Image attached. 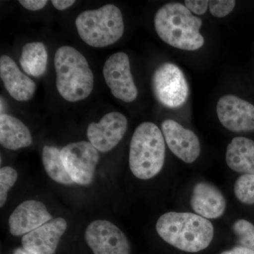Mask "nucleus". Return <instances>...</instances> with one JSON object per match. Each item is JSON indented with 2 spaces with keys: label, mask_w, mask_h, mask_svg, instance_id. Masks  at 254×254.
<instances>
[{
  "label": "nucleus",
  "mask_w": 254,
  "mask_h": 254,
  "mask_svg": "<svg viewBox=\"0 0 254 254\" xmlns=\"http://www.w3.org/2000/svg\"><path fill=\"white\" fill-rule=\"evenodd\" d=\"M157 232L169 245L189 253L204 250L211 243L213 224L197 214L169 212L156 224Z\"/></svg>",
  "instance_id": "obj_1"
},
{
  "label": "nucleus",
  "mask_w": 254,
  "mask_h": 254,
  "mask_svg": "<svg viewBox=\"0 0 254 254\" xmlns=\"http://www.w3.org/2000/svg\"><path fill=\"white\" fill-rule=\"evenodd\" d=\"M235 194L245 204H254V175H243L235 184Z\"/></svg>",
  "instance_id": "obj_21"
},
{
  "label": "nucleus",
  "mask_w": 254,
  "mask_h": 254,
  "mask_svg": "<svg viewBox=\"0 0 254 254\" xmlns=\"http://www.w3.org/2000/svg\"><path fill=\"white\" fill-rule=\"evenodd\" d=\"M217 115L222 126L233 132L254 131V105L234 95L219 99Z\"/></svg>",
  "instance_id": "obj_11"
},
{
  "label": "nucleus",
  "mask_w": 254,
  "mask_h": 254,
  "mask_svg": "<svg viewBox=\"0 0 254 254\" xmlns=\"http://www.w3.org/2000/svg\"><path fill=\"white\" fill-rule=\"evenodd\" d=\"M165 159V138L160 128L148 122L141 124L130 143L131 173L140 180H150L161 171Z\"/></svg>",
  "instance_id": "obj_4"
},
{
  "label": "nucleus",
  "mask_w": 254,
  "mask_h": 254,
  "mask_svg": "<svg viewBox=\"0 0 254 254\" xmlns=\"http://www.w3.org/2000/svg\"><path fill=\"white\" fill-rule=\"evenodd\" d=\"M128 122L123 114L112 112L104 115L99 123H92L87 128L90 143L101 153L113 149L123 139Z\"/></svg>",
  "instance_id": "obj_10"
},
{
  "label": "nucleus",
  "mask_w": 254,
  "mask_h": 254,
  "mask_svg": "<svg viewBox=\"0 0 254 254\" xmlns=\"http://www.w3.org/2000/svg\"><path fill=\"white\" fill-rule=\"evenodd\" d=\"M66 228L64 219H53L25 235L21 240L23 248L33 254H55Z\"/></svg>",
  "instance_id": "obj_13"
},
{
  "label": "nucleus",
  "mask_w": 254,
  "mask_h": 254,
  "mask_svg": "<svg viewBox=\"0 0 254 254\" xmlns=\"http://www.w3.org/2000/svg\"><path fill=\"white\" fill-rule=\"evenodd\" d=\"M201 26V19L181 3L164 5L155 15V29L160 39L180 50L195 51L203 46Z\"/></svg>",
  "instance_id": "obj_2"
},
{
  "label": "nucleus",
  "mask_w": 254,
  "mask_h": 254,
  "mask_svg": "<svg viewBox=\"0 0 254 254\" xmlns=\"http://www.w3.org/2000/svg\"><path fill=\"white\" fill-rule=\"evenodd\" d=\"M20 3L25 9L30 11H38L46 6L47 0H20Z\"/></svg>",
  "instance_id": "obj_26"
},
{
  "label": "nucleus",
  "mask_w": 254,
  "mask_h": 254,
  "mask_svg": "<svg viewBox=\"0 0 254 254\" xmlns=\"http://www.w3.org/2000/svg\"><path fill=\"white\" fill-rule=\"evenodd\" d=\"M18 173L11 167H4L0 170V206L2 208L7 199L8 192L17 180Z\"/></svg>",
  "instance_id": "obj_23"
},
{
  "label": "nucleus",
  "mask_w": 254,
  "mask_h": 254,
  "mask_svg": "<svg viewBox=\"0 0 254 254\" xmlns=\"http://www.w3.org/2000/svg\"><path fill=\"white\" fill-rule=\"evenodd\" d=\"M103 71L105 82L115 98L125 103H131L136 99L138 90L126 53L119 52L112 55L105 62Z\"/></svg>",
  "instance_id": "obj_8"
},
{
  "label": "nucleus",
  "mask_w": 254,
  "mask_h": 254,
  "mask_svg": "<svg viewBox=\"0 0 254 254\" xmlns=\"http://www.w3.org/2000/svg\"><path fill=\"white\" fill-rule=\"evenodd\" d=\"M220 254H254V252L241 246V247H235L230 250L225 251Z\"/></svg>",
  "instance_id": "obj_28"
},
{
  "label": "nucleus",
  "mask_w": 254,
  "mask_h": 254,
  "mask_svg": "<svg viewBox=\"0 0 254 254\" xmlns=\"http://www.w3.org/2000/svg\"><path fill=\"white\" fill-rule=\"evenodd\" d=\"M233 231L242 247L254 252V225L247 220L241 219L235 222Z\"/></svg>",
  "instance_id": "obj_22"
},
{
  "label": "nucleus",
  "mask_w": 254,
  "mask_h": 254,
  "mask_svg": "<svg viewBox=\"0 0 254 254\" xmlns=\"http://www.w3.org/2000/svg\"><path fill=\"white\" fill-rule=\"evenodd\" d=\"M0 77L6 91L18 101H28L36 93L35 82L21 72L8 55H1L0 58Z\"/></svg>",
  "instance_id": "obj_15"
},
{
  "label": "nucleus",
  "mask_w": 254,
  "mask_h": 254,
  "mask_svg": "<svg viewBox=\"0 0 254 254\" xmlns=\"http://www.w3.org/2000/svg\"><path fill=\"white\" fill-rule=\"evenodd\" d=\"M85 239L94 254H130L129 242L126 235L107 220H95L89 224Z\"/></svg>",
  "instance_id": "obj_9"
},
{
  "label": "nucleus",
  "mask_w": 254,
  "mask_h": 254,
  "mask_svg": "<svg viewBox=\"0 0 254 254\" xmlns=\"http://www.w3.org/2000/svg\"><path fill=\"white\" fill-rule=\"evenodd\" d=\"M51 2L55 9L63 11L72 6L75 1L74 0H53Z\"/></svg>",
  "instance_id": "obj_27"
},
{
  "label": "nucleus",
  "mask_w": 254,
  "mask_h": 254,
  "mask_svg": "<svg viewBox=\"0 0 254 254\" xmlns=\"http://www.w3.org/2000/svg\"><path fill=\"white\" fill-rule=\"evenodd\" d=\"M23 71L33 77L44 74L48 64V52L41 42H33L23 46L19 60Z\"/></svg>",
  "instance_id": "obj_19"
},
{
  "label": "nucleus",
  "mask_w": 254,
  "mask_h": 254,
  "mask_svg": "<svg viewBox=\"0 0 254 254\" xmlns=\"http://www.w3.org/2000/svg\"><path fill=\"white\" fill-rule=\"evenodd\" d=\"M14 254H33L30 253L28 251L24 250L23 248H18L14 252Z\"/></svg>",
  "instance_id": "obj_29"
},
{
  "label": "nucleus",
  "mask_w": 254,
  "mask_h": 254,
  "mask_svg": "<svg viewBox=\"0 0 254 254\" xmlns=\"http://www.w3.org/2000/svg\"><path fill=\"white\" fill-rule=\"evenodd\" d=\"M151 86L156 100L168 108L182 106L190 94V87L183 71L173 63L162 64L155 70Z\"/></svg>",
  "instance_id": "obj_6"
},
{
  "label": "nucleus",
  "mask_w": 254,
  "mask_h": 254,
  "mask_svg": "<svg viewBox=\"0 0 254 254\" xmlns=\"http://www.w3.org/2000/svg\"><path fill=\"white\" fill-rule=\"evenodd\" d=\"M162 132L170 150L186 163H192L200 153L199 139L193 131L173 120L161 124Z\"/></svg>",
  "instance_id": "obj_12"
},
{
  "label": "nucleus",
  "mask_w": 254,
  "mask_h": 254,
  "mask_svg": "<svg viewBox=\"0 0 254 254\" xmlns=\"http://www.w3.org/2000/svg\"><path fill=\"white\" fill-rule=\"evenodd\" d=\"M226 162L237 173L254 175V141L245 137H235L227 148Z\"/></svg>",
  "instance_id": "obj_18"
},
{
  "label": "nucleus",
  "mask_w": 254,
  "mask_h": 254,
  "mask_svg": "<svg viewBox=\"0 0 254 254\" xmlns=\"http://www.w3.org/2000/svg\"><path fill=\"white\" fill-rule=\"evenodd\" d=\"M61 150L54 146L45 145L42 153V160L48 176L62 185H71L74 184L69 177L60 156Z\"/></svg>",
  "instance_id": "obj_20"
},
{
  "label": "nucleus",
  "mask_w": 254,
  "mask_h": 254,
  "mask_svg": "<svg viewBox=\"0 0 254 254\" xmlns=\"http://www.w3.org/2000/svg\"><path fill=\"white\" fill-rule=\"evenodd\" d=\"M190 205L193 211L200 216L215 219L223 215L226 201L217 187L208 182H199L193 187Z\"/></svg>",
  "instance_id": "obj_16"
},
{
  "label": "nucleus",
  "mask_w": 254,
  "mask_h": 254,
  "mask_svg": "<svg viewBox=\"0 0 254 254\" xmlns=\"http://www.w3.org/2000/svg\"><path fill=\"white\" fill-rule=\"evenodd\" d=\"M33 143L28 127L18 119L7 115H0V143L6 149L26 148Z\"/></svg>",
  "instance_id": "obj_17"
},
{
  "label": "nucleus",
  "mask_w": 254,
  "mask_h": 254,
  "mask_svg": "<svg viewBox=\"0 0 254 254\" xmlns=\"http://www.w3.org/2000/svg\"><path fill=\"white\" fill-rule=\"evenodd\" d=\"M60 156L74 183L79 185L92 183L100 156L98 150L90 142L69 143L61 150Z\"/></svg>",
  "instance_id": "obj_7"
},
{
  "label": "nucleus",
  "mask_w": 254,
  "mask_h": 254,
  "mask_svg": "<svg viewBox=\"0 0 254 254\" xmlns=\"http://www.w3.org/2000/svg\"><path fill=\"white\" fill-rule=\"evenodd\" d=\"M234 0H211L209 1V9L213 16L222 18L230 14L235 8Z\"/></svg>",
  "instance_id": "obj_24"
},
{
  "label": "nucleus",
  "mask_w": 254,
  "mask_h": 254,
  "mask_svg": "<svg viewBox=\"0 0 254 254\" xmlns=\"http://www.w3.org/2000/svg\"><path fill=\"white\" fill-rule=\"evenodd\" d=\"M53 219L44 203L38 200H26L10 215V232L14 236H24Z\"/></svg>",
  "instance_id": "obj_14"
},
{
  "label": "nucleus",
  "mask_w": 254,
  "mask_h": 254,
  "mask_svg": "<svg viewBox=\"0 0 254 254\" xmlns=\"http://www.w3.org/2000/svg\"><path fill=\"white\" fill-rule=\"evenodd\" d=\"M56 86L60 95L68 102L88 98L94 86V77L85 57L71 46L60 47L55 55Z\"/></svg>",
  "instance_id": "obj_3"
},
{
  "label": "nucleus",
  "mask_w": 254,
  "mask_h": 254,
  "mask_svg": "<svg viewBox=\"0 0 254 254\" xmlns=\"http://www.w3.org/2000/svg\"><path fill=\"white\" fill-rule=\"evenodd\" d=\"M75 23L80 38L93 48L114 44L123 37L125 31L123 14L114 4L86 10L78 15Z\"/></svg>",
  "instance_id": "obj_5"
},
{
  "label": "nucleus",
  "mask_w": 254,
  "mask_h": 254,
  "mask_svg": "<svg viewBox=\"0 0 254 254\" xmlns=\"http://www.w3.org/2000/svg\"><path fill=\"white\" fill-rule=\"evenodd\" d=\"M185 6L197 15H203L206 12L209 5V1L207 0H186Z\"/></svg>",
  "instance_id": "obj_25"
}]
</instances>
